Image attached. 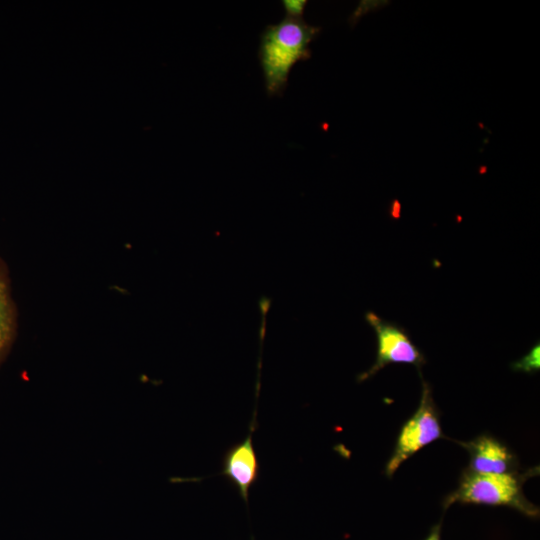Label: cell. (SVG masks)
<instances>
[{"instance_id":"obj_4","label":"cell","mask_w":540,"mask_h":540,"mask_svg":"<svg viewBox=\"0 0 540 540\" xmlns=\"http://www.w3.org/2000/svg\"><path fill=\"white\" fill-rule=\"evenodd\" d=\"M365 320L376 334L377 354L374 364L358 375V382L367 380L389 364H410L421 374L420 369L425 364V357L404 328L371 311L365 314Z\"/></svg>"},{"instance_id":"obj_3","label":"cell","mask_w":540,"mask_h":540,"mask_svg":"<svg viewBox=\"0 0 540 540\" xmlns=\"http://www.w3.org/2000/svg\"><path fill=\"white\" fill-rule=\"evenodd\" d=\"M418 409L402 426L394 451L387 462L385 474L392 477L400 465L419 450L444 437L431 389L422 382Z\"/></svg>"},{"instance_id":"obj_2","label":"cell","mask_w":540,"mask_h":540,"mask_svg":"<svg viewBox=\"0 0 540 540\" xmlns=\"http://www.w3.org/2000/svg\"><path fill=\"white\" fill-rule=\"evenodd\" d=\"M528 473L514 472L502 474H481L469 470L463 472L459 487L444 500L447 508L453 503L508 506L521 513L536 517L539 509L529 502L523 492L522 484Z\"/></svg>"},{"instance_id":"obj_10","label":"cell","mask_w":540,"mask_h":540,"mask_svg":"<svg viewBox=\"0 0 540 540\" xmlns=\"http://www.w3.org/2000/svg\"><path fill=\"white\" fill-rule=\"evenodd\" d=\"M426 540H440V525L435 526Z\"/></svg>"},{"instance_id":"obj_6","label":"cell","mask_w":540,"mask_h":540,"mask_svg":"<svg viewBox=\"0 0 540 540\" xmlns=\"http://www.w3.org/2000/svg\"><path fill=\"white\" fill-rule=\"evenodd\" d=\"M470 455L469 471L481 474H502L516 466L512 452L498 440L482 435L470 442L460 443Z\"/></svg>"},{"instance_id":"obj_1","label":"cell","mask_w":540,"mask_h":540,"mask_svg":"<svg viewBox=\"0 0 540 540\" xmlns=\"http://www.w3.org/2000/svg\"><path fill=\"white\" fill-rule=\"evenodd\" d=\"M319 30L302 19L289 17L266 27L261 36L259 60L269 96L283 93L292 67L311 56L309 44Z\"/></svg>"},{"instance_id":"obj_7","label":"cell","mask_w":540,"mask_h":540,"mask_svg":"<svg viewBox=\"0 0 540 540\" xmlns=\"http://www.w3.org/2000/svg\"><path fill=\"white\" fill-rule=\"evenodd\" d=\"M14 327V309L5 279L0 272V361L11 344Z\"/></svg>"},{"instance_id":"obj_9","label":"cell","mask_w":540,"mask_h":540,"mask_svg":"<svg viewBox=\"0 0 540 540\" xmlns=\"http://www.w3.org/2000/svg\"><path fill=\"white\" fill-rule=\"evenodd\" d=\"M307 4L305 0H284L282 5L286 12V17L301 19L303 15L304 8Z\"/></svg>"},{"instance_id":"obj_5","label":"cell","mask_w":540,"mask_h":540,"mask_svg":"<svg viewBox=\"0 0 540 540\" xmlns=\"http://www.w3.org/2000/svg\"><path fill=\"white\" fill-rule=\"evenodd\" d=\"M254 430L255 427L252 424L247 437L226 451L223 458V470L220 473L235 485L246 503H248L249 490L259 477V462L252 441Z\"/></svg>"},{"instance_id":"obj_8","label":"cell","mask_w":540,"mask_h":540,"mask_svg":"<svg viewBox=\"0 0 540 540\" xmlns=\"http://www.w3.org/2000/svg\"><path fill=\"white\" fill-rule=\"evenodd\" d=\"M512 369L525 373H533L540 369V345L537 342L530 351L518 361L512 363Z\"/></svg>"}]
</instances>
